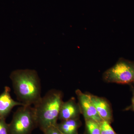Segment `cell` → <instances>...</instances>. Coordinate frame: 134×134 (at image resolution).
Wrapping results in <instances>:
<instances>
[{
    "mask_svg": "<svg viewBox=\"0 0 134 134\" xmlns=\"http://www.w3.org/2000/svg\"><path fill=\"white\" fill-rule=\"evenodd\" d=\"M89 96L99 117L103 120L111 124L113 121L112 113L108 101L105 99L98 96L90 94Z\"/></svg>",
    "mask_w": 134,
    "mask_h": 134,
    "instance_id": "8992f818",
    "label": "cell"
},
{
    "mask_svg": "<svg viewBox=\"0 0 134 134\" xmlns=\"http://www.w3.org/2000/svg\"><path fill=\"white\" fill-rule=\"evenodd\" d=\"M43 132L44 134H63L58 129L56 126L49 127Z\"/></svg>",
    "mask_w": 134,
    "mask_h": 134,
    "instance_id": "4fadbf2b",
    "label": "cell"
},
{
    "mask_svg": "<svg viewBox=\"0 0 134 134\" xmlns=\"http://www.w3.org/2000/svg\"><path fill=\"white\" fill-rule=\"evenodd\" d=\"M10 77L18 101L24 105H34L41 99V82L36 70H16Z\"/></svg>",
    "mask_w": 134,
    "mask_h": 134,
    "instance_id": "6da1fadb",
    "label": "cell"
},
{
    "mask_svg": "<svg viewBox=\"0 0 134 134\" xmlns=\"http://www.w3.org/2000/svg\"><path fill=\"white\" fill-rule=\"evenodd\" d=\"M0 134H9L8 124L5 121V118L0 117Z\"/></svg>",
    "mask_w": 134,
    "mask_h": 134,
    "instance_id": "7c38bea8",
    "label": "cell"
},
{
    "mask_svg": "<svg viewBox=\"0 0 134 134\" xmlns=\"http://www.w3.org/2000/svg\"><path fill=\"white\" fill-rule=\"evenodd\" d=\"M78 100V104L85 120H92L100 123L103 120L99 117L93 103L92 102L89 94L83 93L81 90L75 91Z\"/></svg>",
    "mask_w": 134,
    "mask_h": 134,
    "instance_id": "5b68a950",
    "label": "cell"
},
{
    "mask_svg": "<svg viewBox=\"0 0 134 134\" xmlns=\"http://www.w3.org/2000/svg\"><path fill=\"white\" fill-rule=\"evenodd\" d=\"M63 96L60 91L50 90L34 106L38 127L42 132L58 124Z\"/></svg>",
    "mask_w": 134,
    "mask_h": 134,
    "instance_id": "7a4b0ae2",
    "label": "cell"
},
{
    "mask_svg": "<svg viewBox=\"0 0 134 134\" xmlns=\"http://www.w3.org/2000/svg\"><path fill=\"white\" fill-rule=\"evenodd\" d=\"M38 127L35 108L31 105H23L14 113L8 124L9 134H31Z\"/></svg>",
    "mask_w": 134,
    "mask_h": 134,
    "instance_id": "3957f363",
    "label": "cell"
},
{
    "mask_svg": "<svg viewBox=\"0 0 134 134\" xmlns=\"http://www.w3.org/2000/svg\"><path fill=\"white\" fill-rule=\"evenodd\" d=\"M103 77L107 82L134 84V62L120 58L115 65L104 72Z\"/></svg>",
    "mask_w": 134,
    "mask_h": 134,
    "instance_id": "277c9868",
    "label": "cell"
},
{
    "mask_svg": "<svg viewBox=\"0 0 134 134\" xmlns=\"http://www.w3.org/2000/svg\"><path fill=\"white\" fill-rule=\"evenodd\" d=\"M81 125V122L78 118L62 121L56 126L63 134H79L78 130Z\"/></svg>",
    "mask_w": 134,
    "mask_h": 134,
    "instance_id": "9c48e42d",
    "label": "cell"
},
{
    "mask_svg": "<svg viewBox=\"0 0 134 134\" xmlns=\"http://www.w3.org/2000/svg\"><path fill=\"white\" fill-rule=\"evenodd\" d=\"M101 134H118L111 126V124L103 120L100 123Z\"/></svg>",
    "mask_w": 134,
    "mask_h": 134,
    "instance_id": "8fae6325",
    "label": "cell"
},
{
    "mask_svg": "<svg viewBox=\"0 0 134 134\" xmlns=\"http://www.w3.org/2000/svg\"><path fill=\"white\" fill-rule=\"evenodd\" d=\"M85 120V131L84 134H101L100 123L91 120Z\"/></svg>",
    "mask_w": 134,
    "mask_h": 134,
    "instance_id": "30bf717a",
    "label": "cell"
},
{
    "mask_svg": "<svg viewBox=\"0 0 134 134\" xmlns=\"http://www.w3.org/2000/svg\"><path fill=\"white\" fill-rule=\"evenodd\" d=\"M131 90L132 92V103L131 105L126 108L125 110H131L134 112V84L131 85Z\"/></svg>",
    "mask_w": 134,
    "mask_h": 134,
    "instance_id": "5bb4252c",
    "label": "cell"
},
{
    "mask_svg": "<svg viewBox=\"0 0 134 134\" xmlns=\"http://www.w3.org/2000/svg\"><path fill=\"white\" fill-rule=\"evenodd\" d=\"M81 110L75 99L72 97L66 102H63L60 110L59 120L63 121L79 118Z\"/></svg>",
    "mask_w": 134,
    "mask_h": 134,
    "instance_id": "52a82bcc",
    "label": "cell"
},
{
    "mask_svg": "<svg viewBox=\"0 0 134 134\" xmlns=\"http://www.w3.org/2000/svg\"><path fill=\"white\" fill-rule=\"evenodd\" d=\"M10 89L5 86L4 91L0 95V117L6 118L11 110L16 106L24 105L19 101L14 100L10 95Z\"/></svg>",
    "mask_w": 134,
    "mask_h": 134,
    "instance_id": "ba28073f",
    "label": "cell"
}]
</instances>
